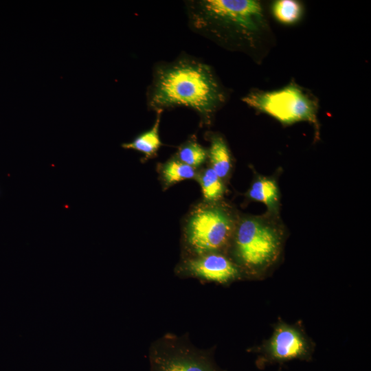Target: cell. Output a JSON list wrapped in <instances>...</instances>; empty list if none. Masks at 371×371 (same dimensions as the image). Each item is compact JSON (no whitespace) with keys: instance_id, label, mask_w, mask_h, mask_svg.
I'll use <instances>...</instances> for the list:
<instances>
[{"instance_id":"obj_7","label":"cell","mask_w":371,"mask_h":371,"mask_svg":"<svg viewBox=\"0 0 371 371\" xmlns=\"http://www.w3.org/2000/svg\"><path fill=\"white\" fill-rule=\"evenodd\" d=\"M311 347L303 335L286 324H278L264 347L259 364L282 363L293 359H308Z\"/></svg>"},{"instance_id":"obj_14","label":"cell","mask_w":371,"mask_h":371,"mask_svg":"<svg viewBox=\"0 0 371 371\" xmlns=\"http://www.w3.org/2000/svg\"><path fill=\"white\" fill-rule=\"evenodd\" d=\"M162 175L166 185H172L179 181L190 179L195 177L194 168L179 159H172L163 166Z\"/></svg>"},{"instance_id":"obj_9","label":"cell","mask_w":371,"mask_h":371,"mask_svg":"<svg viewBox=\"0 0 371 371\" xmlns=\"http://www.w3.org/2000/svg\"><path fill=\"white\" fill-rule=\"evenodd\" d=\"M210 146L207 157L211 168L221 178L226 177L231 168V155L229 149L222 136L214 134L210 137Z\"/></svg>"},{"instance_id":"obj_15","label":"cell","mask_w":371,"mask_h":371,"mask_svg":"<svg viewBox=\"0 0 371 371\" xmlns=\"http://www.w3.org/2000/svg\"><path fill=\"white\" fill-rule=\"evenodd\" d=\"M207 157V151L195 140L182 145L178 151V159L193 168L201 165Z\"/></svg>"},{"instance_id":"obj_2","label":"cell","mask_w":371,"mask_h":371,"mask_svg":"<svg viewBox=\"0 0 371 371\" xmlns=\"http://www.w3.org/2000/svg\"><path fill=\"white\" fill-rule=\"evenodd\" d=\"M152 76L146 104L155 112L188 107L197 113L203 124H209L227 99V92L212 67L187 54L157 63Z\"/></svg>"},{"instance_id":"obj_13","label":"cell","mask_w":371,"mask_h":371,"mask_svg":"<svg viewBox=\"0 0 371 371\" xmlns=\"http://www.w3.org/2000/svg\"><path fill=\"white\" fill-rule=\"evenodd\" d=\"M204 198L209 201L218 200L224 192L221 179L211 168L203 170L198 177Z\"/></svg>"},{"instance_id":"obj_4","label":"cell","mask_w":371,"mask_h":371,"mask_svg":"<svg viewBox=\"0 0 371 371\" xmlns=\"http://www.w3.org/2000/svg\"><path fill=\"white\" fill-rule=\"evenodd\" d=\"M234 229L232 217L224 210L214 206L196 209L186 226L188 245L196 254L203 255L223 248Z\"/></svg>"},{"instance_id":"obj_1","label":"cell","mask_w":371,"mask_h":371,"mask_svg":"<svg viewBox=\"0 0 371 371\" xmlns=\"http://www.w3.org/2000/svg\"><path fill=\"white\" fill-rule=\"evenodd\" d=\"M192 31L225 49L260 62L269 50L271 30L262 4L256 0H189Z\"/></svg>"},{"instance_id":"obj_3","label":"cell","mask_w":371,"mask_h":371,"mask_svg":"<svg viewBox=\"0 0 371 371\" xmlns=\"http://www.w3.org/2000/svg\"><path fill=\"white\" fill-rule=\"evenodd\" d=\"M242 101L283 124L306 121L318 127L317 100L293 81L278 89L252 90L242 98Z\"/></svg>"},{"instance_id":"obj_6","label":"cell","mask_w":371,"mask_h":371,"mask_svg":"<svg viewBox=\"0 0 371 371\" xmlns=\"http://www.w3.org/2000/svg\"><path fill=\"white\" fill-rule=\"evenodd\" d=\"M150 363V371H221L207 355L176 342L155 346Z\"/></svg>"},{"instance_id":"obj_12","label":"cell","mask_w":371,"mask_h":371,"mask_svg":"<svg viewBox=\"0 0 371 371\" xmlns=\"http://www.w3.org/2000/svg\"><path fill=\"white\" fill-rule=\"evenodd\" d=\"M271 12L275 19L284 25H293L299 22L304 14L302 4L295 0L273 1Z\"/></svg>"},{"instance_id":"obj_10","label":"cell","mask_w":371,"mask_h":371,"mask_svg":"<svg viewBox=\"0 0 371 371\" xmlns=\"http://www.w3.org/2000/svg\"><path fill=\"white\" fill-rule=\"evenodd\" d=\"M162 112L161 111H156V120L150 130L139 135L131 142L123 144L122 147L142 153L146 157L153 156L161 145L159 129Z\"/></svg>"},{"instance_id":"obj_8","label":"cell","mask_w":371,"mask_h":371,"mask_svg":"<svg viewBox=\"0 0 371 371\" xmlns=\"http://www.w3.org/2000/svg\"><path fill=\"white\" fill-rule=\"evenodd\" d=\"M187 269L198 277L218 282H228L238 275L237 267L229 259L215 252L190 260Z\"/></svg>"},{"instance_id":"obj_5","label":"cell","mask_w":371,"mask_h":371,"mask_svg":"<svg viewBox=\"0 0 371 371\" xmlns=\"http://www.w3.org/2000/svg\"><path fill=\"white\" fill-rule=\"evenodd\" d=\"M280 246L276 229L260 219L247 218L238 224L235 236L236 254L246 267L263 268L277 257Z\"/></svg>"},{"instance_id":"obj_11","label":"cell","mask_w":371,"mask_h":371,"mask_svg":"<svg viewBox=\"0 0 371 371\" xmlns=\"http://www.w3.org/2000/svg\"><path fill=\"white\" fill-rule=\"evenodd\" d=\"M248 196L264 203L269 210H275L278 203L279 192L276 181L261 178L254 181L248 191Z\"/></svg>"}]
</instances>
